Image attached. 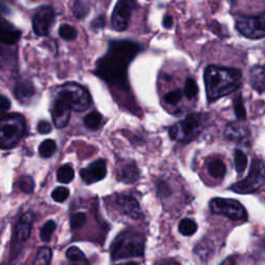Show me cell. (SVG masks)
<instances>
[{
	"instance_id": "obj_1",
	"label": "cell",
	"mask_w": 265,
	"mask_h": 265,
	"mask_svg": "<svg viewBox=\"0 0 265 265\" xmlns=\"http://www.w3.org/2000/svg\"><path fill=\"white\" fill-rule=\"evenodd\" d=\"M141 46L131 41H112L108 51L97 62L95 75L111 87L129 92L128 67Z\"/></svg>"
},
{
	"instance_id": "obj_2",
	"label": "cell",
	"mask_w": 265,
	"mask_h": 265,
	"mask_svg": "<svg viewBox=\"0 0 265 265\" xmlns=\"http://www.w3.org/2000/svg\"><path fill=\"white\" fill-rule=\"evenodd\" d=\"M242 81L239 69L209 65L204 72V83L209 102L234 93Z\"/></svg>"
},
{
	"instance_id": "obj_3",
	"label": "cell",
	"mask_w": 265,
	"mask_h": 265,
	"mask_svg": "<svg viewBox=\"0 0 265 265\" xmlns=\"http://www.w3.org/2000/svg\"><path fill=\"white\" fill-rule=\"evenodd\" d=\"M144 237L133 230L122 231L111 244V257L120 260L131 257H141L144 254Z\"/></svg>"
},
{
	"instance_id": "obj_4",
	"label": "cell",
	"mask_w": 265,
	"mask_h": 265,
	"mask_svg": "<svg viewBox=\"0 0 265 265\" xmlns=\"http://www.w3.org/2000/svg\"><path fill=\"white\" fill-rule=\"evenodd\" d=\"M26 132V121L21 114L12 113L2 117L0 125V144L3 149H10L16 146L24 137Z\"/></svg>"
},
{
	"instance_id": "obj_5",
	"label": "cell",
	"mask_w": 265,
	"mask_h": 265,
	"mask_svg": "<svg viewBox=\"0 0 265 265\" xmlns=\"http://www.w3.org/2000/svg\"><path fill=\"white\" fill-rule=\"evenodd\" d=\"M55 98L66 103L70 109L76 112H83L91 107L92 97L85 87L78 83H66L56 90Z\"/></svg>"
},
{
	"instance_id": "obj_6",
	"label": "cell",
	"mask_w": 265,
	"mask_h": 265,
	"mask_svg": "<svg viewBox=\"0 0 265 265\" xmlns=\"http://www.w3.org/2000/svg\"><path fill=\"white\" fill-rule=\"evenodd\" d=\"M203 129V115L190 113L182 121L175 123L169 129L172 140L181 143H188L200 135Z\"/></svg>"
},
{
	"instance_id": "obj_7",
	"label": "cell",
	"mask_w": 265,
	"mask_h": 265,
	"mask_svg": "<svg viewBox=\"0 0 265 265\" xmlns=\"http://www.w3.org/2000/svg\"><path fill=\"white\" fill-rule=\"evenodd\" d=\"M265 184V167L259 160H254L251 170L246 178L230 187L238 194H249L256 192Z\"/></svg>"
},
{
	"instance_id": "obj_8",
	"label": "cell",
	"mask_w": 265,
	"mask_h": 265,
	"mask_svg": "<svg viewBox=\"0 0 265 265\" xmlns=\"http://www.w3.org/2000/svg\"><path fill=\"white\" fill-rule=\"evenodd\" d=\"M213 214L227 217L233 221H243L246 219L244 207L236 200L226 198H215L209 202Z\"/></svg>"
},
{
	"instance_id": "obj_9",
	"label": "cell",
	"mask_w": 265,
	"mask_h": 265,
	"mask_svg": "<svg viewBox=\"0 0 265 265\" xmlns=\"http://www.w3.org/2000/svg\"><path fill=\"white\" fill-rule=\"evenodd\" d=\"M237 30L245 38H265V13L259 16H240L236 19Z\"/></svg>"
},
{
	"instance_id": "obj_10",
	"label": "cell",
	"mask_w": 265,
	"mask_h": 265,
	"mask_svg": "<svg viewBox=\"0 0 265 265\" xmlns=\"http://www.w3.org/2000/svg\"><path fill=\"white\" fill-rule=\"evenodd\" d=\"M136 6L137 0H118L111 17V25L114 30L123 31L128 28Z\"/></svg>"
},
{
	"instance_id": "obj_11",
	"label": "cell",
	"mask_w": 265,
	"mask_h": 265,
	"mask_svg": "<svg viewBox=\"0 0 265 265\" xmlns=\"http://www.w3.org/2000/svg\"><path fill=\"white\" fill-rule=\"evenodd\" d=\"M55 20V13L49 6L41 8L32 18V28L39 37L47 35Z\"/></svg>"
},
{
	"instance_id": "obj_12",
	"label": "cell",
	"mask_w": 265,
	"mask_h": 265,
	"mask_svg": "<svg viewBox=\"0 0 265 265\" xmlns=\"http://www.w3.org/2000/svg\"><path fill=\"white\" fill-rule=\"evenodd\" d=\"M114 205L121 215L134 220L139 219L142 215L138 201L130 195H123V194L117 195L114 199Z\"/></svg>"
},
{
	"instance_id": "obj_13",
	"label": "cell",
	"mask_w": 265,
	"mask_h": 265,
	"mask_svg": "<svg viewBox=\"0 0 265 265\" xmlns=\"http://www.w3.org/2000/svg\"><path fill=\"white\" fill-rule=\"evenodd\" d=\"M106 175H107V165L104 160H97L80 171L81 179L86 185L98 183L104 180Z\"/></svg>"
},
{
	"instance_id": "obj_14",
	"label": "cell",
	"mask_w": 265,
	"mask_h": 265,
	"mask_svg": "<svg viewBox=\"0 0 265 265\" xmlns=\"http://www.w3.org/2000/svg\"><path fill=\"white\" fill-rule=\"evenodd\" d=\"M70 111H72V109L66 103L60 99L55 98L51 107V114L53 122H54L57 129H63L67 126L70 117Z\"/></svg>"
},
{
	"instance_id": "obj_15",
	"label": "cell",
	"mask_w": 265,
	"mask_h": 265,
	"mask_svg": "<svg viewBox=\"0 0 265 265\" xmlns=\"http://www.w3.org/2000/svg\"><path fill=\"white\" fill-rule=\"evenodd\" d=\"M32 223L33 217L31 213H26L18 221L15 230V240L17 243H23L28 239L31 232Z\"/></svg>"
},
{
	"instance_id": "obj_16",
	"label": "cell",
	"mask_w": 265,
	"mask_h": 265,
	"mask_svg": "<svg viewBox=\"0 0 265 265\" xmlns=\"http://www.w3.org/2000/svg\"><path fill=\"white\" fill-rule=\"evenodd\" d=\"M225 137L233 141V142H244L246 139H249L250 137V132L248 128H245L244 126L240 125L238 122H231L229 123L225 130Z\"/></svg>"
},
{
	"instance_id": "obj_17",
	"label": "cell",
	"mask_w": 265,
	"mask_h": 265,
	"mask_svg": "<svg viewBox=\"0 0 265 265\" xmlns=\"http://www.w3.org/2000/svg\"><path fill=\"white\" fill-rule=\"evenodd\" d=\"M14 94H15V98L18 101L22 104H26L35 95V88L30 81L21 80L17 83Z\"/></svg>"
},
{
	"instance_id": "obj_18",
	"label": "cell",
	"mask_w": 265,
	"mask_h": 265,
	"mask_svg": "<svg viewBox=\"0 0 265 265\" xmlns=\"http://www.w3.org/2000/svg\"><path fill=\"white\" fill-rule=\"evenodd\" d=\"M140 178V171L134 162L126 163L118 170V180L126 184H134Z\"/></svg>"
},
{
	"instance_id": "obj_19",
	"label": "cell",
	"mask_w": 265,
	"mask_h": 265,
	"mask_svg": "<svg viewBox=\"0 0 265 265\" xmlns=\"http://www.w3.org/2000/svg\"><path fill=\"white\" fill-rule=\"evenodd\" d=\"M250 83L259 94H265V67L257 65L250 72Z\"/></svg>"
},
{
	"instance_id": "obj_20",
	"label": "cell",
	"mask_w": 265,
	"mask_h": 265,
	"mask_svg": "<svg viewBox=\"0 0 265 265\" xmlns=\"http://www.w3.org/2000/svg\"><path fill=\"white\" fill-rule=\"evenodd\" d=\"M21 37V31L16 29L12 25L8 24L6 20H3L2 24V32H0V39L2 43L5 45H14L19 41Z\"/></svg>"
},
{
	"instance_id": "obj_21",
	"label": "cell",
	"mask_w": 265,
	"mask_h": 265,
	"mask_svg": "<svg viewBox=\"0 0 265 265\" xmlns=\"http://www.w3.org/2000/svg\"><path fill=\"white\" fill-rule=\"evenodd\" d=\"M66 257L70 265H90V262L86 259L85 255L77 248L72 246L66 252Z\"/></svg>"
},
{
	"instance_id": "obj_22",
	"label": "cell",
	"mask_w": 265,
	"mask_h": 265,
	"mask_svg": "<svg viewBox=\"0 0 265 265\" xmlns=\"http://www.w3.org/2000/svg\"><path fill=\"white\" fill-rule=\"evenodd\" d=\"M102 115L98 111H93L85 115L83 121L84 126L90 131H98L102 125Z\"/></svg>"
},
{
	"instance_id": "obj_23",
	"label": "cell",
	"mask_w": 265,
	"mask_h": 265,
	"mask_svg": "<svg viewBox=\"0 0 265 265\" xmlns=\"http://www.w3.org/2000/svg\"><path fill=\"white\" fill-rule=\"evenodd\" d=\"M207 171L215 179H223L226 174V166L221 160H211L207 164Z\"/></svg>"
},
{
	"instance_id": "obj_24",
	"label": "cell",
	"mask_w": 265,
	"mask_h": 265,
	"mask_svg": "<svg viewBox=\"0 0 265 265\" xmlns=\"http://www.w3.org/2000/svg\"><path fill=\"white\" fill-rule=\"evenodd\" d=\"M75 178V171L70 165H63L57 171V181L61 184H69Z\"/></svg>"
},
{
	"instance_id": "obj_25",
	"label": "cell",
	"mask_w": 265,
	"mask_h": 265,
	"mask_svg": "<svg viewBox=\"0 0 265 265\" xmlns=\"http://www.w3.org/2000/svg\"><path fill=\"white\" fill-rule=\"evenodd\" d=\"M52 259V250L48 246L41 248L33 260V265H49Z\"/></svg>"
},
{
	"instance_id": "obj_26",
	"label": "cell",
	"mask_w": 265,
	"mask_h": 265,
	"mask_svg": "<svg viewBox=\"0 0 265 265\" xmlns=\"http://www.w3.org/2000/svg\"><path fill=\"white\" fill-rule=\"evenodd\" d=\"M197 228L198 226L196 222L191 219H184L181 221L179 225L180 232L185 236H191L193 234H195V232L197 231Z\"/></svg>"
},
{
	"instance_id": "obj_27",
	"label": "cell",
	"mask_w": 265,
	"mask_h": 265,
	"mask_svg": "<svg viewBox=\"0 0 265 265\" xmlns=\"http://www.w3.org/2000/svg\"><path fill=\"white\" fill-rule=\"evenodd\" d=\"M57 146L54 140H51V139H47L45 140L44 142L41 143L40 147H39V153L42 157H50L53 154L56 152Z\"/></svg>"
},
{
	"instance_id": "obj_28",
	"label": "cell",
	"mask_w": 265,
	"mask_h": 265,
	"mask_svg": "<svg viewBox=\"0 0 265 265\" xmlns=\"http://www.w3.org/2000/svg\"><path fill=\"white\" fill-rule=\"evenodd\" d=\"M234 165L238 174L243 173L248 165V156L240 149L234 151Z\"/></svg>"
},
{
	"instance_id": "obj_29",
	"label": "cell",
	"mask_w": 265,
	"mask_h": 265,
	"mask_svg": "<svg viewBox=\"0 0 265 265\" xmlns=\"http://www.w3.org/2000/svg\"><path fill=\"white\" fill-rule=\"evenodd\" d=\"M59 35L62 40L70 42V41L76 40L78 32H77V29L75 27H73L72 25L62 24L59 27Z\"/></svg>"
},
{
	"instance_id": "obj_30",
	"label": "cell",
	"mask_w": 265,
	"mask_h": 265,
	"mask_svg": "<svg viewBox=\"0 0 265 265\" xmlns=\"http://www.w3.org/2000/svg\"><path fill=\"white\" fill-rule=\"evenodd\" d=\"M56 229V224L54 221H48L41 229L40 237L43 241H49L53 235V232L55 231Z\"/></svg>"
},
{
	"instance_id": "obj_31",
	"label": "cell",
	"mask_w": 265,
	"mask_h": 265,
	"mask_svg": "<svg viewBox=\"0 0 265 265\" xmlns=\"http://www.w3.org/2000/svg\"><path fill=\"white\" fill-rule=\"evenodd\" d=\"M198 91H199L198 85L195 82V80L192 79V78H189L185 84V90H184L185 96L190 100L195 99L198 95Z\"/></svg>"
},
{
	"instance_id": "obj_32",
	"label": "cell",
	"mask_w": 265,
	"mask_h": 265,
	"mask_svg": "<svg viewBox=\"0 0 265 265\" xmlns=\"http://www.w3.org/2000/svg\"><path fill=\"white\" fill-rule=\"evenodd\" d=\"M233 107H234V112L236 117L239 120H243L245 118V108L243 105V101L240 95H238L234 101H233Z\"/></svg>"
},
{
	"instance_id": "obj_33",
	"label": "cell",
	"mask_w": 265,
	"mask_h": 265,
	"mask_svg": "<svg viewBox=\"0 0 265 265\" xmlns=\"http://www.w3.org/2000/svg\"><path fill=\"white\" fill-rule=\"evenodd\" d=\"M18 185H19L20 190L26 194H30L34 190V182L30 176H22L18 182Z\"/></svg>"
},
{
	"instance_id": "obj_34",
	"label": "cell",
	"mask_w": 265,
	"mask_h": 265,
	"mask_svg": "<svg viewBox=\"0 0 265 265\" xmlns=\"http://www.w3.org/2000/svg\"><path fill=\"white\" fill-rule=\"evenodd\" d=\"M69 196V190L64 187H58L52 192V198L56 202H63Z\"/></svg>"
},
{
	"instance_id": "obj_35",
	"label": "cell",
	"mask_w": 265,
	"mask_h": 265,
	"mask_svg": "<svg viewBox=\"0 0 265 265\" xmlns=\"http://www.w3.org/2000/svg\"><path fill=\"white\" fill-rule=\"evenodd\" d=\"M73 11H74V15L78 18V19H82V18L86 17V15L88 14V7L82 2V0H75Z\"/></svg>"
},
{
	"instance_id": "obj_36",
	"label": "cell",
	"mask_w": 265,
	"mask_h": 265,
	"mask_svg": "<svg viewBox=\"0 0 265 265\" xmlns=\"http://www.w3.org/2000/svg\"><path fill=\"white\" fill-rule=\"evenodd\" d=\"M87 221V217L84 213H76L70 217V227L72 229H79L81 228Z\"/></svg>"
},
{
	"instance_id": "obj_37",
	"label": "cell",
	"mask_w": 265,
	"mask_h": 265,
	"mask_svg": "<svg viewBox=\"0 0 265 265\" xmlns=\"http://www.w3.org/2000/svg\"><path fill=\"white\" fill-rule=\"evenodd\" d=\"M182 98H183V94L181 91H172L165 95L164 101L168 105H175L181 102Z\"/></svg>"
},
{
	"instance_id": "obj_38",
	"label": "cell",
	"mask_w": 265,
	"mask_h": 265,
	"mask_svg": "<svg viewBox=\"0 0 265 265\" xmlns=\"http://www.w3.org/2000/svg\"><path fill=\"white\" fill-rule=\"evenodd\" d=\"M38 131L40 134L46 135L49 134L52 131V126L50 125V122L47 120H41L38 123Z\"/></svg>"
},
{
	"instance_id": "obj_39",
	"label": "cell",
	"mask_w": 265,
	"mask_h": 265,
	"mask_svg": "<svg viewBox=\"0 0 265 265\" xmlns=\"http://www.w3.org/2000/svg\"><path fill=\"white\" fill-rule=\"evenodd\" d=\"M11 108V102L6 96L0 97V112L5 114Z\"/></svg>"
},
{
	"instance_id": "obj_40",
	"label": "cell",
	"mask_w": 265,
	"mask_h": 265,
	"mask_svg": "<svg viewBox=\"0 0 265 265\" xmlns=\"http://www.w3.org/2000/svg\"><path fill=\"white\" fill-rule=\"evenodd\" d=\"M104 25H105V18L104 17H100V18H97V19L93 22L92 27L94 29H99V28L104 27Z\"/></svg>"
},
{
	"instance_id": "obj_41",
	"label": "cell",
	"mask_w": 265,
	"mask_h": 265,
	"mask_svg": "<svg viewBox=\"0 0 265 265\" xmlns=\"http://www.w3.org/2000/svg\"><path fill=\"white\" fill-rule=\"evenodd\" d=\"M173 25V19H172V17L171 16H166L164 18V20H163V26L167 29L171 28Z\"/></svg>"
},
{
	"instance_id": "obj_42",
	"label": "cell",
	"mask_w": 265,
	"mask_h": 265,
	"mask_svg": "<svg viewBox=\"0 0 265 265\" xmlns=\"http://www.w3.org/2000/svg\"><path fill=\"white\" fill-rule=\"evenodd\" d=\"M220 265H235V262H234V259L230 257V258H227L226 260H224Z\"/></svg>"
},
{
	"instance_id": "obj_43",
	"label": "cell",
	"mask_w": 265,
	"mask_h": 265,
	"mask_svg": "<svg viewBox=\"0 0 265 265\" xmlns=\"http://www.w3.org/2000/svg\"><path fill=\"white\" fill-rule=\"evenodd\" d=\"M157 265H181L179 262L173 261V260H167V261H162L158 263Z\"/></svg>"
},
{
	"instance_id": "obj_44",
	"label": "cell",
	"mask_w": 265,
	"mask_h": 265,
	"mask_svg": "<svg viewBox=\"0 0 265 265\" xmlns=\"http://www.w3.org/2000/svg\"><path fill=\"white\" fill-rule=\"evenodd\" d=\"M119 265H138L136 262H128V263H125V264H119Z\"/></svg>"
}]
</instances>
